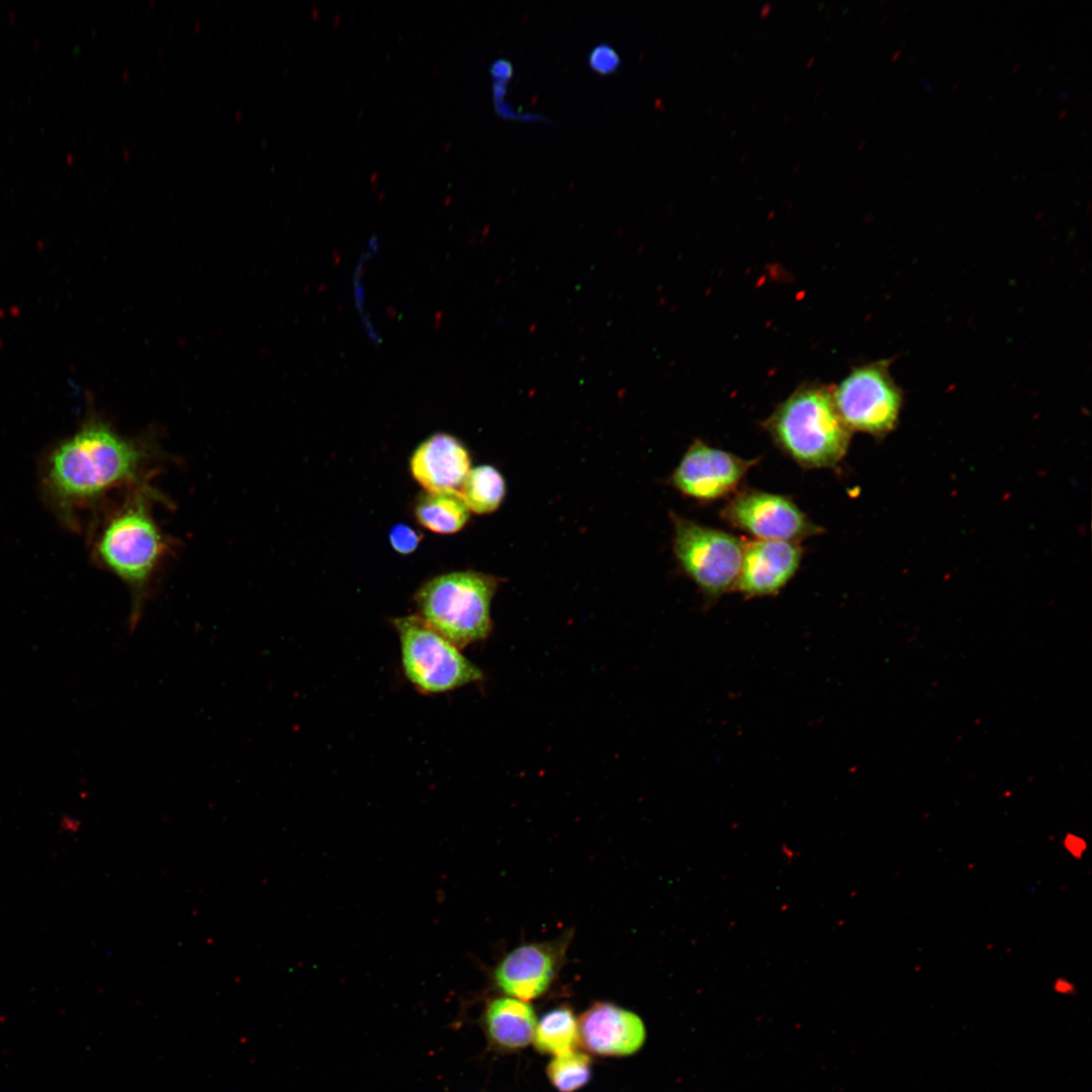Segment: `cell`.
<instances>
[{
    "label": "cell",
    "mask_w": 1092,
    "mask_h": 1092,
    "mask_svg": "<svg viewBox=\"0 0 1092 1092\" xmlns=\"http://www.w3.org/2000/svg\"><path fill=\"white\" fill-rule=\"evenodd\" d=\"M165 457L153 436H124L103 421H90L51 452L46 482L68 511L89 507L112 491L151 485Z\"/></svg>",
    "instance_id": "6da1fadb"
},
{
    "label": "cell",
    "mask_w": 1092,
    "mask_h": 1092,
    "mask_svg": "<svg viewBox=\"0 0 1092 1092\" xmlns=\"http://www.w3.org/2000/svg\"><path fill=\"white\" fill-rule=\"evenodd\" d=\"M890 366V359L857 366L832 391L838 413L851 431L882 436L895 428L903 391Z\"/></svg>",
    "instance_id": "52a82bcc"
},
{
    "label": "cell",
    "mask_w": 1092,
    "mask_h": 1092,
    "mask_svg": "<svg viewBox=\"0 0 1092 1092\" xmlns=\"http://www.w3.org/2000/svg\"><path fill=\"white\" fill-rule=\"evenodd\" d=\"M959 84H960V81H957V82H956V83H954V84L952 85V87H951V90H954V89H956V88L958 87V85H959Z\"/></svg>",
    "instance_id": "f546056e"
},
{
    "label": "cell",
    "mask_w": 1092,
    "mask_h": 1092,
    "mask_svg": "<svg viewBox=\"0 0 1092 1092\" xmlns=\"http://www.w3.org/2000/svg\"><path fill=\"white\" fill-rule=\"evenodd\" d=\"M721 517L759 540L798 542L821 531L788 497L754 489L737 493Z\"/></svg>",
    "instance_id": "ba28073f"
},
{
    "label": "cell",
    "mask_w": 1092,
    "mask_h": 1092,
    "mask_svg": "<svg viewBox=\"0 0 1092 1092\" xmlns=\"http://www.w3.org/2000/svg\"><path fill=\"white\" fill-rule=\"evenodd\" d=\"M578 1039L588 1051L604 1056L634 1053L645 1036L640 1018L611 1003L594 1004L579 1018Z\"/></svg>",
    "instance_id": "7c38bea8"
},
{
    "label": "cell",
    "mask_w": 1092,
    "mask_h": 1092,
    "mask_svg": "<svg viewBox=\"0 0 1092 1092\" xmlns=\"http://www.w3.org/2000/svg\"><path fill=\"white\" fill-rule=\"evenodd\" d=\"M1058 94H1059V95H1061V96H1063L1064 98H1070V95H1069V94H1067V93H1065V92H1063V91H1058Z\"/></svg>",
    "instance_id": "83f0119b"
},
{
    "label": "cell",
    "mask_w": 1092,
    "mask_h": 1092,
    "mask_svg": "<svg viewBox=\"0 0 1092 1092\" xmlns=\"http://www.w3.org/2000/svg\"><path fill=\"white\" fill-rule=\"evenodd\" d=\"M798 542L757 540L745 545L736 587L746 598L778 594L797 571Z\"/></svg>",
    "instance_id": "8fae6325"
},
{
    "label": "cell",
    "mask_w": 1092,
    "mask_h": 1092,
    "mask_svg": "<svg viewBox=\"0 0 1092 1092\" xmlns=\"http://www.w3.org/2000/svg\"><path fill=\"white\" fill-rule=\"evenodd\" d=\"M494 106L496 112L504 117L519 118L520 116V112L516 111L509 103H507L503 99L494 100Z\"/></svg>",
    "instance_id": "603a6c76"
},
{
    "label": "cell",
    "mask_w": 1092,
    "mask_h": 1092,
    "mask_svg": "<svg viewBox=\"0 0 1092 1092\" xmlns=\"http://www.w3.org/2000/svg\"><path fill=\"white\" fill-rule=\"evenodd\" d=\"M588 63L593 70L608 74L614 72L621 64L617 51L607 42H602L593 48L588 55Z\"/></svg>",
    "instance_id": "d6986e66"
},
{
    "label": "cell",
    "mask_w": 1092,
    "mask_h": 1092,
    "mask_svg": "<svg viewBox=\"0 0 1092 1092\" xmlns=\"http://www.w3.org/2000/svg\"><path fill=\"white\" fill-rule=\"evenodd\" d=\"M422 536L407 525H395L390 533L389 540L393 549L401 554L415 551L420 544Z\"/></svg>",
    "instance_id": "ffe728a7"
},
{
    "label": "cell",
    "mask_w": 1092,
    "mask_h": 1092,
    "mask_svg": "<svg viewBox=\"0 0 1092 1092\" xmlns=\"http://www.w3.org/2000/svg\"><path fill=\"white\" fill-rule=\"evenodd\" d=\"M922 84H923V86H924V88H925V89H927V90L931 89V83H930V81H928V80H926V79H922Z\"/></svg>",
    "instance_id": "484cf974"
},
{
    "label": "cell",
    "mask_w": 1092,
    "mask_h": 1092,
    "mask_svg": "<svg viewBox=\"0 0 1092 1092\" xmlns=\"http://www.w3.org/2000/svg\"><path fill=\"white\" fill-rule=\"evenodd\" d=\"M489 72L495 80L508 81L513 76L514 68L509 60L499 58L491 63Z\"/></svg>",
    "instance_id": "44dd1931"
},
{
    "label": "cell",
    "mask_w": 1092,
    "mask_h": 1092,
    "mask_svg": "<svg viewBox=\"0 0 1092 1092\" xmlns=\"http://www.w3.org/2000/svg\"><path fill=\"white\" fill-rule=\"evenodd\" d=\"M1019 67H1020V63H1019V64H1016V66H1015V67L1013 68L1012 72H1015V70H1016L1017 68H1019Z\"/></svg>",
    "instance_id": "1f68e13d"
},
{
    "label": "cell",
    "mask_w": 1092,
    "mask_h": 1092,
    "mask_svg": "<svg viewBox=\"0 0 1092 1092\" xmlns=\"http://www.w3.org/2000/svg\"><path fill=\"white\" fill-rule=\"evenodd\" d=\"M776 444L806 468L836 465L846 454L851 430L841 419L833 392L810 384L798 388L766 421Z\"/></svg>",
    "instance_id": "3957f363"
},
{
    "label": "cell",
    "mask_w": 1092,
    "mask_h": 1092,
    "mask_svg": "<svg viewBox=\"0 0 1092 1092\" xmlns=\"http://www.w3.org/2000/svg\"><path fill=\"white\" fill-rule=\"evenodd\" d=\"M470 511L458 490L426 491L415 505L418 522L438 534L460 531L469 519Z\"/></svg>",
    "instance_id": "9a60e30c"
},
{
    "label": "cell",
    "mask_w": 1092,
    "mask_h": 1092,
    "mask_svg": "<svg viewBox=\"0 0 1092 1092\" xmlns=\"http://www.w3.org/2000/svg\"><path fill=\"white\" fill-rule=\"evenodd\" d=\"M156 504L168 500L153 484L125 492L105 518L94 542L97 560L129 592L131 632L140 624L162 567L174 549V542L154 515Z\"/></svg>",
    "instance_id": "7a4b0ae2"
},
{
    "label": "cell",
    "mask_w": 1092,
    "mask_h": 1092,
    "mask_svg": "<svg viewBox=\"0 0 1092 1092\" xmlns=\"http://www.w3.org/2000/svg\"><path fill=\"white\" fill-rule=\"evenodd\" d=\"M470 470L467 449L455 437L438 433L414 452L411 471L427 491L460 490Z\"/></svg>",
    "instance_id": "4fadbf2b"
},
{
    "label": "cell",
    "mask_w": 1092,
    "mask_h": 1092,
    "mask_svg": "<svg viewBox=\"0 0 1092 1092\" xmlns=\"http://www.w3.org/2000/svg\"><path fill=\"white\" fill-rule=\"evenodd\" d=\"M1055 989L1058 990L1061 993H1067V992L1069 993L1070 990L1072 989V987L1070 986L1069 982H1067V981H1065L1063 979H1060V980H1058L1056 982Z\"/></svg>",
    "instance_id": "d4e9b609"
},
{
    "label": "cell",
    "mask_w": 1092,
    "mask_h": 1092,
    "mask_svg": "<svg viewBox=\"0 0 1092 1092\" xmlns=\"http://www.w3.org/2000/svg\"><path fill=\"white\" fill-rule=\"evenodd\" d=\"M589 1058L576 1051L556 1055L548 1066V1076L560 1092H572L589 1079Z\"/></svg>",
    "instance_id": "ac0fdd59"
},
{
    "label": "cell",
    "mask_w": 1092,
    "mask_h": 1092,
    "mask_svg": "<svg viewBox=\"0 0 1092 1092\" xmlns=\"http://www.w3.org/2000/svg\"><path fill=\"white\" fill-rule=\"evenodd\" d=\"M406 679L424 695L446 693L483 678L481 669L419 615L392 621Z\"/></svg>",
    "instance_id": "5b68a950"
},
{
    "label": "cell",
    "mask_w": 1092,
    "mask_h": 1092,
    "mask_svg": "<svg viewBox=\"0 0 1092 1092\" xmlns=\"http://www.w3.org/2000/svg\"><path fill=\"white\" fill-rule=\"evenodd\" d=\"M565 946V942L555 940L514 948L495 968L496 984L506 994L521 1000L537 998L552 982Z\"/></svg>",
    "instance_id": "30bf717a"
},
{
    "label": "cell",
    "mask_w": 1092,
    "mask_h": 1092,
    "mask_svg": "<svg viewBox=\"0 0 1092 1092\" xmlns=\"http://www.w3.org/2000/svg\"><path fill=\"white\" fill-rule=\"evenodd\" d=\"M485 1023L494 1042L512 1049L528 1044L537 1024L533 1008L513 998H498L490 1002Z\"/></svg>",
    "instance_id": "5bb4252c"
},
{
    "label": "cell",
    "mask_w": 1092,
    "mask_h": 1092,
    "mask_svg": "<svg viewBox=\"0 0 1092 1092\" xmlns=\"http://www.w3.org/2000/svg\"><path fill=\"white\" fill-rule=\"evenodd\" d=\"M754 462L695 440L674 469L670 481L688 496L712 500L733 491Z\"/></svg>",
    "instance_id": "9c48e42d"
},
{
    "label": "cell",
    "mask_w": 1092,
    "mask_h": 1092,
    "mask_svg": "<svg viewBox=\"0 0 1092 1092\" xmlns=\"http://www.w3.org/2000/svg\"><path fill=\"white\" fill-rule=\"evenodd\" d=\"M498 583L473 570L436 576L415 595L418 615L459 649L483 641L492 629L490 606Z\"/></svg>",
    "instance_id": "277c9868"
},
{
    "label": "cell",
    "mask_w": 1092,
    "mask_h": 1092,
    "mask_svg": "<svg viewBox=\"0 0 1092 1092\" xmlns=\"http://www.w3.org/2000/svg\"><path fill=\"white\" fill-rule=\"evenodd\" d=\"M1066 112H1067V109H1064V110H1063V111L1061 112V114L1059 115V117H1060V118H1062V117H1063V116H1064V115L1066 114Z\"/></svg>",
    "instance_id": "4dcf8cb0"
},
{
    "label": "cell",
    "mask_w": 1092,
    "mask_h": 1092,
    "mask_svg": "<svg viewBox=\"0 0 1092 1092\" xmlns=\"http://www.w3.org/2000/svg\"><path fill=\"white\" fill-rule=\"evenodd\" d=\"M1064 846L1071 855L1079 858L1086 851L1087 843L1081 836L1068 833L1064 839Z\"/></svg>",
    "instance_id": "7402d4cb"
},
{
    "label": "cell",
    "mask_w": 1092,
    "mask_h": 1092,
    "mask_svg": "<svg viewBox=\"0 0 1092 1092\" xmlns=\"http://www.w3.org/2000/svg\"><path fill=\"white\" fill-rule=\"evenodd\" d=\"M900 53H901V50H900V49H899V50H897V51L895 52V54H894V56H893L892 60H896V59H897V58L899 57Z\"/></svg>",
    "instance_id": "f1b7e54d"
},
{
    "label": "cell",
    "mask_w": 1092,
    "mask_h": 1092,
    "mask_svg": "<svg viewBox=\"0 0 1092 1092\" xmlns=\"http://www.w3.org/2000/svg\"><path fill=\"white\" fill-rule=\"evenodd\" d=\"M459 491L469 511L488 514L500 506L506 494V483L496 468L480 465L469 470Z\"/></svg>",
    "instance_id": "2e32d148"
},
{
    "label": "cell",
    "mask_w": 1092,
    "mask_h": 1092,
    "mask_svg": "<svg viewBox=\"0 0 1092 1092\" xmlns=\"http://www.w3.org/2000/svg\"><path fill=\"white\" fill-rule=\"evenodd\" d=\"M769 7H770V4H769V3H766V4H765V5L763 6V8L761 9V14L763 15V14H764V13H765L766 11H768V10H769Z\"/></svg>",
    "instance_id": "4316f807"
},
{
    "label": "cell",
    "mask_w": 1092,
    "mask_h": 1092,
    "mask_svg": "<svg viewBox=\"0 0 1092 1092\" xmlns=\"http://www.w3.org/2000/svg\"><path fill=\"white\" fill-rule=\"evenodd\" d=\"M535 1045L554 1055L572 1051L577 1039V1022L567 1007H558L546 1013L536 1024Z\"/></svg>",
    "instance_id": "e0dca14e"
},
{
    "label": "cell",
    "mask_w": 1092,
    "mask_h": 1092,
    "mask_svg": "<svg viewBox=\"0 0 1092 1092\" xmlns=\"http://www.w3.org/2000/svg\"><path fill=\"white\" fill-rule=\"evenodd\" d=\"M673 552L704 596L717 600L736 587L745 543L727 532L672 514Z\"/></svg>",
    "instance_id": "8992f818"
},
{
    "label": "cell",
    "mask_w": 1092,
    "mask_h": 1092,
    "mask_svg": "<svg viewBox=\"0 0 1092 1092\" xmlns=\"http://www.w3.org/2000/svg\"><path fill=\"white\" fill-rule=\"evenodd\" d=\"M508 81L494 80L492 84V93L494 100H500L507 92Z\"/></svg>",
    "instance_id": "cb8c5ba5"
}]
</instances>
